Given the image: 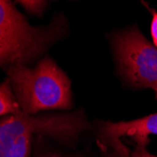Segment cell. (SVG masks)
I'll return each mask as SVG.
<instances>
[{
	"label": "cell",
	"mask_w": 157,
	"mask_h": 157,
	"mask_svg": "<svg viewBox=\"0 0 157 157\" xmlns=\"http://www.w3.org/2000/svg\"><path fill=\"white\" fill-rule=\"evenodd\" d=\"M7 73L22 111L28 115L71 105L70 80L51 59H42L35 68L12 64Z\"/></svg>",
	"instance_id": "1"
},
{
	"label": "cell",
	"mask_w": 157,
	"mask_h": 157,
	"mask_svg": "<svg viewBox=\"0 0 157 157\" xmlns=\"http://www.w3.org/2000/svg\"><path fill=\"white\" fill-rule=\"evenodd\" d=\"M84 122L75 115H31L21 111L0 121V157H28L33 135L72 136Z\"/></svg>",
	"instance_id": "2"
},
{
	"label": "cell",
	"mask_w": 157,
	"mask_h": 157,
	"mask_svg": "<svg viewBox=\"0 0 157 157\" xmlns=\"http://www.w3.org/2000/svg\"><path fill=\"white\" fill-rule=\"evenodd\" d=\"M58 32L54 26H31L10 2L0 0V66L33 59Z\"/></svg>",
	"instance_id": "3"
},
{
	"label": "cell",
	"mask_w": 157,
	"mask_h": 157,
	"mask_svg": "<svg viewBox=\"0 0 157 157\" xmlns=\"http://www.w3.org/2000/svg\"><path fill=\"white\" fill-rule=\"evenodd\" d=\"M114 49L121 73L132 85H157V48L136 28L119 34L114 39Z\"/></svg>",
	"instance_id": "4"
},
{
	"label": "cell",
	"mask_w": 157,
	"mask_h": 157,
	"mask_svg": "<svg viewBox=\"0 0 157 157\" xmlns=\"http://www.w3.org/2000/svg\"><path fill=\"white\" fill-rule=\"evenodd\" d=\"M103 134L111 148L115 149L120 156H126V150L121 144L120 138L123 136L134 137L137 145H147L148 136L157 135V113L130 121L105 122L103 127Z\"/></svg>",
	"instance_id": "5"
},
{
	"label": "cell",
	"mask_w": 157,
	"mask_h": 157,
	"mask_svg": "<svg viewBox=\"0 0 157 157\" xmlns=\"http://www.w3.org/2000/svg\"><path fill=\"white\" fill-rule=\"evenodd\" d=\"M20 105L10 89V80L8 78L0 84V116L21 112Z\"/></svg>",
	"instance_id": "6"
},
{
	"label": "cell",
	"mask_w": 157,
	"mask_h": 157,
	"mask_svg": "<svg viewBox=\"0 0 157 157\" xmlns=\"http://www.w3.org/2000/svg\"><path fill=\"white\" fill-rule=\"evenodd\" d=\"M20 4L23 5L28 11L33 13H40L45 6V2L44 1H21Z\"/></svg>",
	"instance_id": "7"
},
{
	"label": "cell",
	"mask_w": 157,
	"mask_h": 157,
	"mask_svg": "<svg viewBox=\"0 0 157 157\" xmlns=\"http://www.w3.org/2000/svg\"><path fill=\"white\" fill-rule=\"evenodd\" d=\"M132 157H154V156L149 153V151L146 150L145 145H137L136 149L133 152Z\"/></svg>",
	"instance_id": "8"
},
{
	"label": "cell",
	"mask_w": 157,
	"mask_h": 157,
	"mask_svg": "<svg viewBox=\"0 0 157 157\" xmlns=\"http://www.w3.org/2000/svg\"><path fill=\"white\" fill-rule=\"evenodd\" d=\"M151 32L153 44L155 47L157 48V13H153L151 25Z\"/></svg>",
	"instance_id": "9"
},
{
	"label": "cell",
	"mask_w": 157,
	"mask_h": 157,
	"mask_svg": "<svg viewBox=\"0 0 157 157\" xmlns=\"http://www.w3.org/2000/svg\"><path fill=\"white\" fill-rule=\"evenodd\" d=\"M151 89L155 91V93H156V97H157V85H154L153 87H151Z\"/></svg>",
	"instance_id": "10"
}]
</instances>
